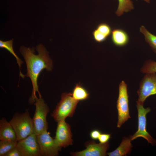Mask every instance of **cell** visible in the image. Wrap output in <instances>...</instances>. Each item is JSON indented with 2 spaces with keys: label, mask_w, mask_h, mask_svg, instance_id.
Wrapping results in <instances>:
<instances>
[{
  "label": "cell",
  "mask_w": 156,
  "mask_h": 156,
  "mask_svg": "<svg viewBox=\"0 0 156 156\" xmlns=\"http://www.w3.org/2000/svg\"><path fill=\"white\" fill-rule=\"evenodd\" d=\"M36 49L38 53V55L34 54V48L22 46L20 49L27 66V72L25 76L30 78L32 84V91L29 100V103L31 104L35 102L38 98L36 92L38 93L39 97H41L37 83L39 75L44 69L48 71H51L53 67L52 60L45 47L40 44L36 47Z\"/></svg>",
  "instance_id": "obj_1"
},
{
  "label": "cell",
  "mask_w": 156,
  "mask_h": 156,
  "mask_svg": "<svg viewBox=\"0 0 156 156\" xmlns=\"http://www.w3.org/2000/svg\"><path fill=\"white\" fill-rule=\"evenodd\" d=\"M79 101L75 99L70 93H63L61 99L51 116L56 122L65 120L67 117H72L75 112Z\"/></svg>",
  "instance_id": "obj_2"
},
{
  "label": "cell",
  "mask_w": 156,
  "mask_h": 156,
  "mask_svg": "<svg viewBox=\"0 0 156 156\" xmlns=\"http://www.w3.org/2000/svg\"><path fill=\"white\" fill-rule=\"evenodd\" d=\"M9 122L15 132L17 141L25 138L34 132L32 118L28 111L15 114Z\"/></svg>",
  "instance_id": "obj_3"
},
{
  "label": "cell",
  "mask_w": 156,
  "mask_h": 156,
  "mask_svg": "<svg viewBox=\"0 0 156 156\" xmlns=\"http://www.w3.org/2000/svg\"><path fill=\"white\" fill-rule=\"evenodd\" d=\"M35 105V110L32 120L33 132L37 135L47 131L48 124L46 118L49 109L41 97L37 99Z\"/></svg>",
  "instance_id": "obj_4"
},
{
  "label": "cell",
  "mask_w": 156,
  "mask_h": 156,
  "mask_svg": "<svg viewBox=\"0 0 156 156\" xmlns=\"http://www.w3.org/2000/svg\"><path fill=\"white\" fill-rule=\"evenodd\" d=\"M127 85L124 81H122L119 85V95L117 103L118 114L117 127L118 128H120L122 124L130 118Z\"/></svg>",
  "instance_id": "obj_5"
},
{
  "label": "cell",
  "mask_w": 156,
  "mask_h": 156,
  "mask_svg": "<svg viewBox=\"0 0 156 156\" xmlns=\"http://www.w3.org/2000/svg\"><path fill=\"white\" fill-rule=\"evenodd\" d=\"M138 93V98L137 104L143 105L147 98L156 94L155 73L146 74L141 81Z\"/></svg>",
  "instance_id": "obj_6"
},
{
  "label": "cell",
  "mask_w": 156,
  "mask_h": 156,
  "mask_svg": "<svg viewBox=\"0 0 156 156\" xmlns=\"http://www.w3.org/2000/svg\"><path fill=\"white\" fill-rule=\"evenodd\" d=\"M41 156H56L58 155L61 148L57 144L54 139L47 131L36 135Z\"/></svg>",
  "instance_id": "obj_7"
},
{
  "label": "cell",
  "mask_w": 156,
  "mask_h": 156,
  "mask_svg": "<svg viewBox=\"0 0 156 156\" xmlns=\"http://www.w3.org/2000/svg\"><path fill=\"white\" fill-rule=\"evenodd\" d=\"M138 111V127L137 131L130 137L132 140L141 137L146 140L148 143L153 145L156 144L155 140L150 135L146 130V115L151 111L149 107L145 108L143 105L137 104Z\"/></svg>",
  "instance_id": "obj_8"
},
{
  "label": "cell",
  "mask_w": 156,
  "mask_h": 156,
  "mask_svg": "<svg viewBox=\"0 0 156 156\" xmlns=\"http://www.w3.org/2000/svg\"><path fill=\"white\" fill-rule=\"evenodd\" d=\"M16 147L22 156H41L36 135L34 132L25 138L18 141Z\"/></svg>",
  "instance_id": "obj_9"
},
{
  "label": "cell",
  "mask_w": 156,
  "mask_h": 156,
  "mask_svg": "<svg viewBox=\"0 0 156 156\" xmlns=\"http://www.w3.org/2000/svg\"><path fill=\"white\" fill-rule=\"evenodd\" d=\"M54 140L60 148H65L73 144L70 126L65 120L57 122Z\"/></svg>",
  "instance_id": "obj_10"
},
{
  "label": "cell",
  "mask_w": 156,
  "mask_h": 156,
  "mask_svg": "<svg viewBox=\"0 0 156 156\" xmlns=\"http://www.w3.org/2000/svg\"><path fill=\"white\" fill-rule=\"evenodd\" d=\"M109 146L108 142L104 143H96L93 141H88L85 144L86 149L71 153L75 156H104Z\"/></svg>",
  "instance_id": "obj_11"
},
{
  "label": "cell",
  "mask_w": 156,
  "mask_h": 156,
  "mask_svg": "<svg viewBox=\"0 0 156 156\" xmlns=\"http://www.w3.org/2000/svg\"><path fill=\"white\" fill-rule=\"evenodd\" d=\"M0 140L18 141L13 127L4 118H3L0 120Z\"/></svg>",
  "instance_id": "obj_12"
},
{
  "label": "cell",
  "mask_w": 156,
  "mask_h": 156,
  "mask_svg": "<svg viewBox=\"0 0 156 156\" xmlns=\"http://www.w3.org/2000/svg\"><path fill=\"white\" fill-rule=\"evenodd\" d=\"M130 138L124 137L119 146L114 151L107 153L109 156H126L130 153L132 145Z\"/></svg>",
  "instance_id": "obj_13"
},
{
  "label": "cell",
  "mask_w": 156,
  "mask_h": 156,
  "mask_svg": "<svg viewBox=\"0 0 156 156\" xmlns=\"http://www.w3.org/2000/svg\"><path fill=\"white\" fill-rule=\"evenodd\" d=\"M111 39L113 43L118 46H122L128 43L129 37L124 30L119 29H114L112 31Z\"/></svg>",
  "instance_id": "obj_14"
},
{
  "label": "cell",
  "mask_w": 156,
  "mask_h": 156,
  "mask_svg": "<svg viewBox=\"0 0 156 156\" xmlns=\"http://www.w3.org/2000/svg\"><path fill=\"white\" fill-rule=\"evenodd\" d=\"M71 94L73 97L79 101L87 99L89 96L87 90L79 83L76 84Z\"/></svg>",
  "instance_id": "obj_15"
},
{
  "label": "cell",
  "mask_w": 156,
  "mask_h": 156,
  "mask_svg": "<svg viewBox=\"0 0 156 156\" xmlns=\"http://www.w3.org/2000/svg\"><path fill=\"white\" fill-rule=\"evenodd\" d=\"M119 4L115 12L118 16H120L124 13L128 12L134 9L132 1L131 0H118Z\"/></svg>",
  "instance_id": "obj_16"
},
{
  "label": "cell",
  "mask_w": 156,
  "mask_h": 156,
  "mask_svg": "<svg viewBox=\"0 0 156 156\" xmlns=\"http://www.w3.org/2000/svg\"><path fill=\"white\" fill-rule=\"evenodd\" d=\"M140 31L144 35L146 42L156 53V36L149 32L144 25L140 27Z\"/></svg>",
  "instance_id": "obj_17"
},
{
  "label": "cell",
  "mask_w": 156,
  "mask_h": 156,
  "mask_svg": "<svg viewBox=\"0 0 156 156\" xmlns=\"http://www.w3.org/2000/svg\"><path fill=\"white\" fill-rule=\"evenodd\" d=\"M13 39L5 41L0 40V47L6 49L15 57L17 63L20 69L21 65L23 63V62L15 53L13 49Z\"/></svg>",
  "instance_id": "obj_18"
},
{
  "label": "cell",
  "mask_w": 156,
  "mask_h": 156,
  "mask_svg": "<svg viewBox=\"0 0 156 156\" xmlns=\"http://www.w3.org/2000/svg\"><path fill=\"white\" fill-rule=\"evenodd\" d=\"M17 141H0V156H4L8 152L16 147Z\"/></svg>",
  "instance_id": "obj_19"
},
{
  "label": "cell",
  "mask_w": 156,
  "mask_h": 156,
  "mask_svg": "<svg viewBox=\"0 0 156 156\" xmlns=\"http://www.w3.org/2000/svg\"><path fill=\"white\" fill-rule=\"evenodd\" d=\"M143 73L147 74L156 73V62L148 60L146 62L141 69Z\"/></svg>",
  "instance_id": "obj_20"
},
{
  "label": "cell",
  "mask_w": 156,
  "mask_h": 156,
  "mask_svg": "<svg viewBox=\"0 0 156 156\" xmlns=\"http://www.w3.org/2000/svg\"><path fill=\"white\" fill-rule=\"evenodd\" d=\"M96 29L107 37L111 34L112 32L111 28L110 26L105 23H101L98 25Z\"/></svg>",
  "instance_id": "obj_21"
},
{
  "label": "cell",
  "mask_w": 156,
  "mask_h": 156,
  "mask_svg": "<svg viewBox=\"0 0 156 156\" xmlns=\"http://www.w3.org/2000/svg\"><path fill=\"white\" fill-rule=\"evenodd\" d=\"M92 34L94 40L98 42H101L105 41L107 37L101 34L96 29L93 31Z\"/></svg>",
  "instance_id": "obj_22"
},
{
  "label": "cell",
  "mask_w": 156,
  "mask_h": 156,
  "mask_svg": "<svg viewBox=\"0 0 156 156\" xmlns=\"http://www.w3.org/2000/svg\"><path fill=\"white\" fill-rule=\"evenodd\" d=\"M111 138V135L108 134H101L98 140L100 143L104 144L108 142Z\"/></svg>",
  "instance_id": "obj_23"
},
{
  "label": "cell",
  "mask_w": 156,
  "mask_h": 156,
  "mask_svg": "<svg viewBox=\"0 0 156 156\" xmlns=\"http://www.w3.org/2000/svg\"><path fill=\"white\" fill-rule=\"evenodd\" d=\"M4 156H22L16 147L7 153Z\"/></svg>",
  "instance_id": "obj_24"
},
{
  "label": "cell",
  "mask_w": 156,
  "mask_h": 156,
  "mask_svg": "<svg viewBox=\"0 0 156 156\" xmlns=\"http://www.w3.org/2000/svg\"><path fill=\"white\" fill-rule=\"evenodd\" d=\"M101 134V132L97 130H93L90 133L91 138L94 140L98 139L99 137Z\"/></svg>",
  "instance_id": "obj_25"
},
{
  "label": "cell",
  "mask_w": 156,
  "mask_h": 156,
  "mask_svg": "<svg viewBox=\"0 0 156 156\" xmlns=\"http://www.w3.org/2000/svg\"><path fill=\"white\" fill-rule=\"evenodd\" d=\"M145 1L148 3H150V0H144Z\"/></svg>",
  "instance_id": "obj_26"
}]
</instances>
